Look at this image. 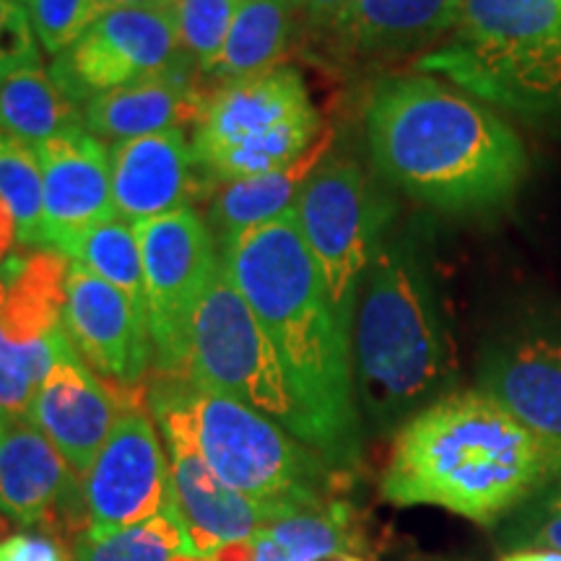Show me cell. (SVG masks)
Segmentation results:
<instances>
[{"instance_id":"1","label":"cell","mask_w":561,"mask_h":561,"mask_svg":"<svg viewBox=\"0 0 561 561\" xmlns=\"http://www.w3.org/2000/svg\"><path fill=\"white\" fill-rule=\"evenodd\" d=\"M221 265L276 348L305 419L307 445L346 473L362 455L354 341L335 318L294 208L229 237Z\"/></svg>"},{"instance_id":"2","label":"cell","mask_w":561,"mask_h":561,"mask_svg":"<svg viewBox=\"0 0 561 561\" xmlns=\"http://www.w3.org/2000/svg\"><path fill=\"white\" fill-rule=\"evenodd\" d=\"M367 144L390 185L447 214L510 206L530 170L525 140L500 112L419 70L371 91Z\"/></svg>"},{"instance_id":"3","label":"cell","mask_w":561,"mask_h":561,"mask_svg":"<svg viewBox=\"0 0 561 561\" xmlns=\"http://www.w3.org/2000/svg\"><path fill=\"white\" fill-rule=\"evenodd\" d=\"M553 476L543 442L479 390L447 392L392 439L382 500L450 510L489 525Z\"/></svg>"},{"instance_id":"4","label":"cell","mask_w":561,"mask_h":561,"mask_svg":"<svg viewBox=\"0 0 561 561\" xmlns=\"http://www.w3.org/2000/svg\"><path fill=\"white\" fill-rule=\"evenodd\" d=\"M351 346L362 405L380 432L403 426L447 396L453 343L430 273L409 240L382 237L377 244L356 301Z\"/></svg>"},{"instance_id":"5","label":"cell","mask_w":561,"mask_h":561,"mask_svg":"<svg viewBox=\"0 0 561 561\" xmlns=\"http://www.w3.org/2000/svg\"><path fill=\"white\" fill-rule=\"evenodd\" d=\"M419 73L533 121L561 104V0H460L453 39Z\"/></svg>"},{"instance_id":"6","label":"cell","mask_w":561,"mask_h":561,"mask_svg":"<svg viewBox=\"0 0 561 561\" xmlns=\"http://www.w3.org/2000/svg\"><path fill=\"white\" fill-rule=\"evenodd\" d=\"M203 458L219 479L278 517L333 500L341 471L276 421L180 380Z\"/></svg>"},{"instance_id":"7","label":"cell","mask_w":561,"mask_h":561,"mask_svg":"<svg viewBox=\"0 0 561 561\" xmlns=\"http://www.w3.org/2000/svg\"><path fill=\"white\" fill-rule=\"evenodd\" d=\"M320 112L297 68L227 81L195 121L193 149L221 182L255 178L291 164L322 136Z\"/></svg>"},{"instance_id":"8","label":"cell","mask_w":561,"mask_h":561,"mask_svg":"<svg viewBox=\"0 0 561 561\" xmlns=\"http://www.w3.org/2000/svg\"><path fill=\"white\" fill-rule=\"evenodd\" d=\"M180 380L263 413L307 445L305 419L276 348L224 265L193 318L185 375Z\"/></svg>"},{"instance_id":"9","label":"cell","mask_w":561,"mask_h":561,"mask_svg":"<svg viewBox=\"0 0 561 561\" xmlns=\"http://www.w3.org/2000/svg\"><path fill=\"white\" fill-rule=\"evenodd\" d=\"M294 214L335 318L354 335L356 301L385 237L388 206L371 191L359 161L325 157L301 187Z\"/></svg>"},{"instance_id":"10","label":"cell","mask_w":561,"mask_h":561,"mask_svg":"<svg viewBox=\"0 0 561 561\" xmlns=\"http://www.w3.org/2000/svg\"><path fill=\"white\" fill-rule=\"evenodd\" d=\"M133 229L144 257L153 367L164 377H182L193 318L221 268L219 242L193 208L153 216Z\"/></svg>"},{"instance_id":"11","label":"cell","mask_w":561,"mask_h":561,"mask_svg":"<svg viewBox=\"0 0 561 561\" xmlns=\"http://www.w3.org/2000/svg\"><path fill=\"white\" fill-rule=\"evenodd\" d=\"M187 62L167 9H112L55 55L50 76L83 112L94 96L174 73Z\"/></svg>"},{"instance_id":"12","label":"cell","mask_w":561,"mask_h":561,"mask_svg":"<svg viewBox=\"0 0 561 561\" xmlns=\"http://www.w3.org/2000/svg\"><path fill=\"white\" fill-rule=\"evenodd\" d=\"M149 403L164 434L174 504L180 520L185 523L195 557H210L224 543L257 536L265 525L276 520V512L242 496L210 471L195 439L191 411L182 401L180 382L174 377L159 375Z\"/></svg>"},{"instance_id":"13","label":"cell","mask_w":561,"mask_h":561,"mask_svg":"<svg viewBox=\"0 0 561 561\" xmlns=\"http://www.w3.org/2000/svg\"><path fill=\"white\" fill-rule=\"evenodd\" d=\"M81 504L87 515L83 533L130 528L178 510L170 458L140 405H125L100 455L81 476Z\"/></svg>"},{"instance_id":"14","label":"cell","mask_w":561,"mask_h":561,"mask_svg":"<svg viewBox=\"0 0 561 561\" xmlns=\"http://www.w3.org/2000/svg\"><path fill=\"white\" fill-rule=\"evenodd\" d=\"M62 328L81 359L110 380L136 385L151 367L149 314L79 263L66 271Z\"/></svg>"},{"instance_id":"15","label":"cell","mask_w":561,"mask_h":561,"mask_svg":"<svg viewBox=\"0 0 561 561\" xmlns=\"http://www.w3.org/2000/svg\"><path fill=\"white\" fill-rule=\"evenodd\" d=\"M34 149L42 167L39 244L62 252L81 231L117 216L110 149L83 125L62 130Z\"/></svg>"},{"instance_id":"16","label":"cell","mask_w":561,"mask_h":561,"mask_svg":"<svg viewBox=\"0 0 561 561\" xmlns=\"http://www.w3.org/2000/svg\"><path fill=\"white\" fill-rule=\"evenodd\" d=\"M123 411L125 405L89 369L76 346H70L37 385L26 421H32L58 447L68 466L83 476Z\"/></svg>"},{"instance_id":"17","label":"cell","mask_w":561,"mask_h":561,"mask_svg":"<svg viewBox=\"0 0 561 561\" xmlns=\"http://www.w3.org/2000/svg\"><path fill=\"white\" fill-rule=\"evenodd\" d=\"M198 167L201 161L182 128L112 144L110 172L117 216L140 224L170 210L191 208L201 191V178L195 174Z\"/></svg>"},{"instance_id":"18","label":"cell","mask_w":561,"mask_h":561,"mask_svg":"<svg viewBox=\"0 0 561 561\" xmlns=\"http://www.w3.org/2000/svg\"><path fill=\"white\" fill-rule=\"evenodd\" d=\"M481 390L543 442L561 473V341L536 335L491 351Z\"/></svg>"},{"instance_id":"19","label":"cell","mask_w":561,"mask_h":561,"mask_svg":"<svg viewBox=\"0 0 561 561\" xmlns=\"http://www.w3.org/2000/svg\"><path fill=\"white\" fill-rule=\"evenodd\" d=\"M81 476L32 421H13L0 434V512L19 525L47 523L73 512Z\"/></svg>"},{"instance_id":"20","label":"cell","mask_w":561,"mask_h":561,"mask_svg":"<svg viewBox=\"0 0 561 561\" xmlns=\"http://www.w3.org/2000/svg\"><path fill=\"white\" fill-rule=\"evenodd\" d=\"M460 0H354L333 26L341 47L359 58H398L455 30Z\"/></svg>"},{"instance_id":"21","label":"cell","mask_w":561,"mask_h":561,"mask_svg":"<svg viewBox=\"0 0 561 561\" xmlns=\"http://www.w3.org/2000/svg\"><path fill=\"white\" fill-rule=\"evenodd\" d=\"M206 100L185 68L159 79L107 91L83 104V128L115 144L198 121Z\"/></svg>"},{"instance_id":"22","label":"cell","mask_w":561,"mask_h":561,"mask_svg":"<svg viewBox=\"0 0 561 561\" xmlns=\"http://www.w3.org/2000/svg\"><path fill=\"white\" fill-rule=\"evenodd\" d=\"M333 144V133L325 130L310 151L301 153L291 164L278 167V170L255 174V178L221 182L219 191L214 193L208 206V227L214 231L219 248L229 237L240 234L244 229L263 227L286 210L297 206V198L318 170V164L328 157Z\"/></svg>"},{"instance_id":"23","label":"cell","mask_w":561,"mask_h":561,"mask_svg":"<svg viewBox=\"0 0 561 561\" xmlns=\"http://www.w3.org/2000/svg\"><path fill=\"white\" fill-rule=\"evenodd\" d=\"M294 16V0H240L221 58L210 76L240 81L278 68L289 47Z\"/></svg>"},{"instance_id":"24","label":"cell","mask_w":561,"mask_h":561,"mask_svg":"<svg viewBox=\"0 0 561 561\" xmlns=\"http://www.w3.org/2000/svg\"><path fill=\"white\" fill-rule=\"evenodd\" d=\"M76 125H83V112L42 62L0 83V130L9 136L39 146Z\"/></svg>"},{"instance_id":"25","label":"cell","mask_w":561,"mask_h":561,"mask_svg":"<svg viewBox=\"0 0 561 561\" xmlns=\"http://www.w3.org/2000/svg\"><path fill=\"white\" fill-rule=\"evenodd\" d=\"M291 561H328L339 553H359L367 538L351 504L331 500L294 510L263 528Z\"/></svg>"},{"instance_id":"26","label":"cell","mask_w":561,"mask_h":561,"mask_svg":"<svg viewBox=\"0 0 561 561\" xmlns=\"http://www.w3.org/2000/svg\"><path fill=\"white\" fill-rule=\"evenodd\" d=\"M70 263L107 280L110 286L121 289L130 301L146 310V286H144V257L136 229L123 216L104 219L79 237H73L62 250Z\"/></svg>"},{"instance_id":"27","label":"cell","mask_w":561,"mask_h":561,"mask_svg":"<svg viewBox=\"0 0 561 561\" xmlns=\"http://www.w3.org/2000/svg\"><path fill=\"white\" fill-rule=\"evenodd\" d=\"M193 553L178 510L110 533H81L70 561H172Z\"/></svg>"},{"instance_id":"28","label":"cell","mask_w":561,"mask_h":561,"mask_svg":"<svg viewBox=\"0 0 561 561\" xmlns=\"http://www.w3.org/2000/svg\"><path fill=\"white\" fill-rule=\"evenodd\" d=\"M0 203L16 221L24 244H39L42 234V167L37 149L0 130Z\"/></svg>"},{"instance_id":"29","label":"cell","mask_w":561,"mask_h":561,"mask_svg":"<svg viewBox=\"0 0 561 561\" xmlns=\"http://www.w3.org/2000/svg\"><path fill=\"white\" fill-rule=\"evenodd\" d=\"M237 5L240 0H170L167 5L182 53L206 73H210L221 58Z\"/></svg>"},{"instance_id":"30","label":"cell","mask_w":561,"mask_h":561,"mask_svg":"<svg viewBox=\"0 0 561 561\" xmlns=\"http://www.w3.org/2000/svg\"><path fill=\"white\" fill-rule=\"evenodd\" d=\"M26 11L39 47L50 55L66 53L96 19L94 0H30Z\"/></svg>"},{"instance_id":"31","label":"cell","mask_w":561,"mask_h":561,"mask_svg":"<svg viewBox=\"0 0 561 561\" xmlns=\"http://www.w3.org/2000/svg\"><path fill=\"white\" fill-rule=\"evenodd\" d=\"M39 62V39L26 5L16 0H0V83Z\"/></svg>"},{"instance_id":"32","label":"cell","mask_w":561,"mask_h":561,"mask_svg":"<svg viewBox=\"0 0 561 561\" xmlns=\"http://www.w3.org/2000/svg\"><path fill=\"white\" fill-rule=\"evenodd\" d=\"M515 541L520 546H530V549L561 551V483L557 494L543 500L536 512L525 515Z\"/></svg>"},{"instance_id":"33","label":"cell","mask_w":561,"mask_h":561,"mask_svg":"<svg viewBox=\"0 0 561 561\" xmlns=\"http://www.w3.org/2000/svg\"><path fill=\"white\" fill-rule=\"evenodd\" d=\"M34 392H37V385L26 380L24 375H19L16 369H11L9 364L0 359V419L5 424L24 421L30 416Z\"/></svg>"},{"instance_id":"34","label":"cell","mask_w":561,"mask_h":561,"mask_svg":"<svg viewBox=\"0 0 561 561\" xmlns=\"http://www.w3.org/2000/svg\"><path fill=\"white\" fill-rule=\"evenodd\" d=\"M3 561H70L62 546L45 533H16L0 543Z\"/></svg>"},{"instance_id":"35","label":"cell","mask_w":561,"mask_h":561,"mask_svg":"<svg viewBox=\"0 0 561 561\" xmlns=\"http://www.w3.org/2000/svg\"><path fill=\"white\" fill-rule=\"evenodd\" d=\"M354 0H294L297 13H301L312 26H325L333 30L343 19V13L351 9Z\"/></svg>"},{"instance_id":"36","label":"cell","mask_w":561,"mask_h":561,"mask_svg":"<svg viewBox=\"0 0 561 561\" xmlns=\"http://www.w3.org/2000/svg\"><path fill=\"white\" fill-rule=\"evenodd\" d=\"M255 553H257V543H255V536L252 538H244V541H231V543H224L210 553V561H255Z\"/></svg>"},{"instance_id":"37","label":"cell","mask_w":561,"mask_h":561,"mask_svg":"<svg viewBox=\"0 0 561 561\" xmlns=\"http://www.w3.org/2000/svg\"><path fill=\"white\" fill-rule=\"evenodd\" d=\"M96 16L112 9H167L170 0H94Z\"/></svg>"},{"instance_id":"38","label":"cell","mask_w":561,"mask_h":561,"mask_svg":"<svg viewBox=\"0 0 561 561\" xmlns=\"http://www.w3.org/2000/svg\"><path fill=\"white\" fill-rule=\"evenodd\" d=\"M255 543H257V553H255V561H291L289 557H286L284 549L276 541H271L268 536L261 530L255 536Z\"/></svg>"},{"instance_id":"39","label":"cell","mask_w":561,"mask_h":561,"mask_svg":"<svg viewBox=\"0 0 561 561\" xmlns=\"http://www.w3.org/2000/svg\"><path fill=\"white\" fill-rule=\"evenodd\" d=\"M500 561H561V551L551 549H517L504 553Z\"/></svg>"},{"instance_id":"40","label":"cell","mask_w":561,"mask_h":561,"mask_svg":"<svg viewBox=\"0 0 561 561\" xmlns=\"http://www.w3.org/2000/svg\"><path fill=\"white\" fill-rule=\"evenodd\" d=\"M328 561H375V559L362 557V553H339V557H333V559H328Z\"/></svg>"},{"instance_id":"41","label":"cell","mask_w":561,"mask_h":561,"mask_svg":"<svg viewBox=\"0 0 561 561\" xmlns=\"http://www.w3.org/2000/svg\"><path fill=\"white\" fill-rule=\"evenodd\" d=\"M546 121H549V123H553V130H557V133H559V136H561V110H557V112H553V115H551V117H546Z\"/></svg>"},{"instance_id":"42","label":"cell","mask_w":561,"mask_h":561,"mask_svg":"<svg viewBox=\"0 0 561 561\" xmlns=\"http://www.w3.org/2000/svg\"><path fill=\"white\" fill-rule=\"evenodd\" d=\"M172 561H210L208 557H195V553H180L178 559H172Z\"/></svg>"},{"instance_id":"43","label":"cell","mask_w":561,"mask_h":561,"mask_svg":"<svg viewBox=\"0 0 561 561\" xmlns=\"http://www.w3.org/2000/svg\"><path fill=\"white\" fill-rule=\"evenodd\" d=\"M5 426H9V424H5V421H3V419H0V434H3V430H5Z\"/></svg>"},{"instance_id":"44","label":"cell","mask_w":561,"mask_h":561,"mask_svg":"<svg viewBox=\"0 0 561 561\" xmlns=\"http://www.w3.org/2000/svg\"><path fill=\"white\" fill-rule=\"evenodd\" d=\"M16 3H21V5H26V3H30V0H16Z\"/></svg>"},{"instance_id":"45","label":"cell","mask_w":561,"mask_h":561,"mask_svg":"<svg viewBox=\"0 0 561 561\" xmlns=\"http://www.w3.org/2000/svg\"><path fill=\"white\" fill-rule=\"evenodd\" d=\"M0 561H3V551H0Z\"/></svg>"}]
</instances>
